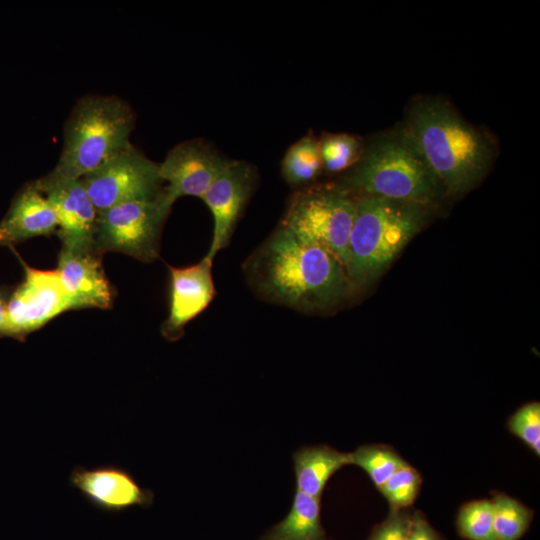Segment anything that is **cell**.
Instances as JSON below:
<instances>
[{
  "label": "cell",
  "instance_id": "cell-9",
  "mask_svg": "<svg viewBox=\"0 0 540 540\" xmlns=\"http://www.w3.org/2000/svg\"><path fill=\"white\" fill-rule=\"evenodd\" d=\"M24 268L23 281L9 292L7 303V337L24 341L52 319L69 311L65 292L55 270L29 266L11 248Z\"/></svg>",
  "mask_w": 540,
  "mask_h": 540
},
{
  "label": "cell",
  "instance_id": "cell-24",
  "mask_svg": "<svg viewBox=\"0 0 540 540\" xmlns=\"http://www.w3.org/2000/svg\"><path fill=\"white\" fill-rule=\"evenodd\" d=\"M421 481L419 472L407 463L378 489L389 503L391 510H401L414 503Z\"/></svg>",
  "mask_w": 540,
  "mask_h": 540
},
{
  "label": "cell",
  "instance_id": "cell-6",
  "mask_svg": "<svg viewBox=\"0 0 540 540\" xmlns=\"http://www.w3.org/2000/svg\"><path fill=\"white\" fill-rule=\"evenodd\" d=\"M356 199L339 183L306 186L291 196L280 224L325 248L345 267Z\"/></svg>",
  "mask_w": 540,
  "mask_h": 540
},
{
  "label": "cell",
  "instance_id": "cell-2",
  "mask_svg": "<svg viewBox=\"0 0 540 540\" xmlns=\"http://www.w3.org/2000/svg\"><path fill=\"white\" fill-rule=\"evenodd\" d=\"M405 125L446 194L463 195L487 174L495 150L491 138L447 101L436 97L415 100Z\"/></svg>",
  "mask_w": 540,
  "mask_h": 540
},
{
  "label": "cell",
  "instance_id": "cell-28",
  "mask_svg": "<svg viewBox=\"0 0 540 540\" xmlns=\"http://www.w3.org/2000/svg\"><path fill=\"white\" fill-rule=\"evenodd\" d=\"M9 292L0 287V337H7V303Z\"/></svg>",
  "mask_w": 540,
  "mask_h": 540
},
{
  "label": "cell",
  "instance_id": "cell-23",
  "mask_svg": "<svg viewBox=\"0 0 540 540\" xmlns=\"http://www.w3.org/2000/svg\"><path fill=\"white\" fill-rule=\"evenodd\" d=\"M457 531L467 540H496L491 500H474L464 504L456 518Z\"/></svg>",
  "mask_w": 540,
  "mask_h": 540
},
{
  "label": "cell",
  "instance_id": "cell-19",
  "mask_svg": "<svg viewBox=\"0 0 540 540\" xmlns=\"http://www.w3.org/2000/svg\"><path fill=\"white\" fill-rule=\"evenodd\" d=\"M323 172L319 140L311 133L303 136L286 151L281 174L291 187H306Z\"/></svg>",
  "mask_w": 540,
  "mask_h": 540
},
{
  "label": "cell",
  "instance_id": "cell-11",
  "mask_svg": "<svg viewBox=\"0 0 540 540\" xmlns=\"http://www.w3.org/2000/svg\"><path fill=\"white\" fill-rule=\"evenodd\" d=\"M257 182L254 167L240 160H229L201 198L211 212L213 233L206 257L212 261L228 246L237 222Z\"/></svg>",
  "mask_w": 540,
  "mask_h": 540
},
{
  "label": "cell",
  "instance_id": "cell-26",
  "mask_svg": "<svg viewBox=\"0 0 540 540\" xmlns=\"http://www.w3.org/2000/svg\"><path fill=\"white\" fill-rule=\"evenodd\" d=\"M412 514L406 509L391 510L387 518L377 525L368 540H408Z\"/></svg>",
  "mask_w": 540,
  "mask_h": 540
},
{
  "label": "cell",
  "instance_id": "cell-27",
  "mask_svg": "<svg viewBox=\"0 0 540 540\" xmlns=\"http://www.w3.org/2000/svg\"><path fill=\"white\" fill-rule=\"evenodd\" d=\"M408 540H442L440 535L428 523L424 516L415 512L412 514V521Z\"/></svg>",
  "mask_w": 540,
  "mask_h": 540
},
{
  "label": "cell",
  "instance_id": "cell-18",
  "mask_svg": "<svg viewBox=\"0 0 540 540\" xmlns=\"http://www.w3.org/2000/svg\"><path fill=\"white\" fill-rule=\"evenodd\" d=\"M261 540H326L320 519V499L296 490L287 516Z\"/></svg>",
  "mask_w": 540,
  "mask_h": 540
},
{
  "label": "cell",
  "instance_id": "cell-12",
  "mask_svg": "<svg viewBox=\"0 0 540 540\" xmlns=\"http://www.w3.org/2000/svg\"><path fill=\"white\" fill-rule=\"evenodd\" d=\"M52 205L62 247L94 249L98 212L81 179H68L48 173L34 181Z\"/></svg>",
  "mask_w": 540,
  "mask_h": 540
},
{
  "label": "cell",
  "instance_id": "cell-21",
  "mask_svg": "<svg viewBox=\"0 0 540 540\" xmlns=\"http://www.w3.org/2000/svg\"><path fill=\"white\" fill-rule=\"evenodd\" d=\"M491 501L496 540H519L529 527L532 512L505 494H497Z\"/></svg>",
  "mask_w": 540,
  "mask_h": 540
},
{
  "label": "cell",
  "instance_id": "cell-20",
  "mask_svg": "<svg viewBox=\"0 0 540 540\" xmlns=\"http://www.w3.org/2000/svg\"><path fill=\"white\" fill-rule=\"evenodd\" d=\"M364 145L363 141L354 135H324L319 140L323 171L329 174L348 171L359 161Z\"/></svg>",
  "mask_w": 540,
  "mask_h": 540
},
{
  "label": "cell",
  "instance_id": "cell-1",
  "mask_svg": "<svg viewBox=\"0 0 540 540\" xmlns=\"http://www.w3.org/2000/svg\"><path fill=\"white\" fill-rule=\"evenodd\" d=\"M243 271L259 298L304 313L336 309L356 291L332 253L281 224L245 260Z\"/></svg>",
  "mask_w": 540,
  "mask_h": 540
},
{
  "label": "cell",
  "instance_id": "cell-15",
  "mask_svg": "<svg viewBox=\"0 0 540 540\" xmlns=\"http://www.w3.org/2000/svg\"><path fill=\"white\" fill-rule=\"evenodd\" d=\"M56 271L69 310L112 307L115 288L105 274L102 255L95 249L61 247Z\"/></svg>",
  "mask_w": 540,
  "mask_h": 540
},
{
  "label": "cell",
  "instance_id": "cell-3",
  "mask_svg": "<svg viewBox=\"0 0 540 540\" xmlns=\"http://www.w3.org/2000/svg\"><path fill=\"white\" fill-rule=\"evenodd\" d=\"M355 196H376L422 206L445 193L417 141L404 124L378 134L338 182Z\"/></svg>",
  "mask_w": 540,
  "mask_h": 540
},
{
  "label": "cell",
  "instance_id": "cell-17",
  "mask_svg": "<svg viewBox=\"0 0 540 540\" xmlns=\"http://www.w3.org/2000/svg\"><path fill=\"white\" fill-rule=\"evenodd\" d=\"M293 461L296 490L320 499L331 476L351 464V453L325 445L302 447L294 453Z\"/></svg>",
  "mask_w": 540,
  "mask_h": 540
},
{
  "label": "cell",
  "instance_id": "cell-5",
  "mask_svg": "<svg viewBox=\"0 0 540 540\" xmlns=\"http://www.w3.org/2000/svg\"><path fill=\"white\" fill-rule=\"evenodd\" d=\"M134 124L132 109L116 96L81 99L68 118L63 149L51 173L82 179L131 145Z\"/></svg>",
  "mask_w": 540,
  "mask_h": 540
},
{
  "label": "cell",
  "instance_id": "cell-7",
  "mask_svg": "<svg viewBox=\"0 0 540 540\" xmlns=\"http://www.w3.org/2000/svg\"><path fill=\"white\" fill-rule=\"evenodd\" d=\"M160 198L129 201L99 212L94 233L95 251L101 255L123 253L144 263L156 260L161 231L170 213L161 205Z\"/></svg>",
  "mask_w": 540,
  "mask_h": 540
},
{
  "label": "cell",
  "instance_id": "cell-8",
  "mask_svg": "<svg viewBox=\"0 0 540 540\" xmlns=\"http://www.w3.org/2000/svg\"><path fill=\"white\" fill-rule=\"evenodd\" d=\"M81 180L98 213L129 201L158 200L164 190L159 164L132 144Z\"/></svg>",
  "mask_w": 540,
  "mask_h": 540
},
{
  "label": "cell",
  "instance_id": "cell-4",
  "mask_svg": "<svg viewBox=\"0 0 540 540\" xmlns=\"http://www.w3.org/2000/svg\"><path fill=\"white\" fill-rule=\"evenodd\" d=\"M426 208L382 197L357 196L345 266L356 291L376 280L420 231Z\"/></svg>",
  "mask_w": 540,
  "mask_h": 540
},
{
  "label": "cell",
  "instance_id": "cell-14",
  "mask_svg": "<svg viewBox=\"0 0 540 540\" xmlns=\"http://www.w3.org/2000/svg\"><path fill=\"white\" fill-rule=\"evenodd\" d=\"M213 261L204 256L199 262L169 269V309L161 327L168 341L179 340L186 325L199 316L213 301L216 288Z\"/></svg>",
  "mask_w": 540,
  "mask_h": 540
},
{
  "label": "cell",
  "instance_id": "cell-10",
  "mask_svg": "<svg viewBox=\"0 0 540 540\" xmlns=\"http://www.w3.org/2000/svg\"><path fill=\"white\" fill-rule=\"evenodd\" d=\"M228 161L202 140H187L174 146L159 164L161 179L166 182L161 205L171 211L181 197L202 198Z\"/></svg>",
  "mask_w": 540,
  "mask_h": 540
},
{
  "label": "cell",
  "instance_id": "cell-13",
  "mask_svg": "<svg viewBox=\"0 0 540 540\" xmlns=\"http://www.w3.org/2000/svg\"><path fill=\"white\" fill-rule=\"evenodd\" d=\"M68 481L88 503L107 512L149 507L154 500L151 489L142 487L129 470L114 464L77 466Z\"/></svg>",
  "mask_w": 540,
  "mask_h": 540
},
{
  "label": "cell",
  "instance_id": "cell-16",
  "mask_svg": "<svg viewBox=\"0 0 540 540\" xmlns=\"http://www.w3.org/2000/svg\"><path fill=\"white\" fill-rule=\"evenodd\" d=\"M57 229L55 211L33 181L17 192L1 220L0 245L12 248L28 239L50 235Z\"/></svg>",
  "mask_w": 540,
  "mask_h": 540
},
{
  "label": "cell",
  "instance_id": "cell-22",
  "mask_svg": "<svg viewBox=\"0 0 540 540\" xmlns=\"http://www.w3.org/2000/svg\"><path fill=\"white\" fill-rule=\"evenodd\" d=\"M351 464L363 469L379 488L407 462L389 447L364 445L351 452Z\"/></svg>",
  "mask_w": 540,
  "mask_h": 540
},
{
  "label": "cell",
  "instance_id": "cell-25",
  "mask_svg": "<svg viewBox=\"0 0 540 540\" xmlns=\"http://www.w3.org/2000/svg\"><path fill=\"white\" fill-rule=\"evenodd\" d=\"M508 429L533 452L540 454V404L530 402L520 407L508 420Z\"/></svg>",
  "mask_w": 540,
  "mask_h": 540
}]
</instances>
